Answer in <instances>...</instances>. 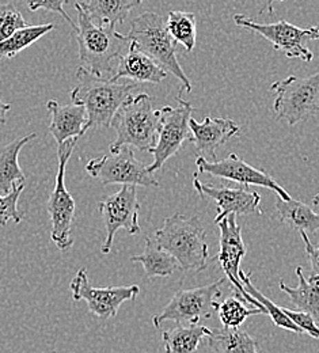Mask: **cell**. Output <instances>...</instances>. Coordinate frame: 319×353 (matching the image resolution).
Segmentation results:
<instances>
[{"label": "cell", "mask_w": 319, "mask_h": 353, "mask_svg": "<svg viewBox=\"0 0 319 353\" xmlns=\"http://www.w3.org/2000/svg\"><path fill=\"white\" fill-rule=\"evenodd\" d=\"M75 8L78 11L75 32L82 67L98 77H105L113 71V61L128 53L132 40L120 34L116 26L95 25L81 3H75Z\"/></svg>", "instance_id": "obj_1"}, {"label": "cell", "mask_w": 319, "mask_h": 353, "mask_svg": "<svg viewBox=\"0 0 319 353\" xmlns=\"http://www.w3.org/2000/svg\"><path fill=\"white\" fill-rule=\"evenodd\" d=\"M137 85L132 81L125 83L113 82L110 78L98 77L81 67L76 72V85L71 91V101L86 108V131L110 127L116 112L136 90Z\"/></svg>", "instance_id": "obj_2"}, {"label": "cell", "mask_w": 319, "mask_h": 353, "mask_svg": "<svg viewBox=\"0 0 319 353\" xmlns=\"http://www.w3.org/2000/svg\"><path fill=\"white\" fill-rule=\"evenodd\" d=\"M154 238L162 249L176 257L183 272H201L209 264L207 232L194 216L174 214L166 218Z\"/></svg>", "instance_id": "obj_3"}, {"label": "cell", "mask_w": 319, "mask_h": 353, "mask_svg": "<svg viewBox=\"0 0 319 353\" xmlns=\"http://www.w3.org/2000/svg\"><path fill=\"white\" fill-rule=\"evenodd\" d=\"M159 124L161 112L152 108L148 94L130 95L112 120L110 127L116 130L117 137L110 145V150L130 145L150 152L156 144Z\"/></svg>", "instance_id": "obj_4"}, {"label": "cell", "mask_w": 319, "mask_h": 353, "mask_svg": "<svg viewBox=\"0 0 319 353\" xmlns=\"http://www.w3.org/2000/svg\"><path fill=\"white\" fill-rule=\"evenodd\" d=\"M128 37L138 50L148 54L162 68L180 79L183 90L187 92L192 90V83L177 59V41L169 33L167 25L161 15L151 11L140 14L132 21Z\"/></svg>", "instance_id": "obj_5"}, {"label": "cell", "mask_w": 319, "mask_h": 353, "mask_svg": "<svg viewBox=\"0 0 319 353\" xmlns=\"http://www.w3.org/2000/svg\"><path fill=\"white\" fill-rule=\"evenodd\" d=\"M78 140L79 137H74V139L65 140L57 147L59 168H57L56 183L46 204L48 212L50 215V221H52L50 239L61 252L70 250L74 246L71 231L75 221L76 203L65 186L64 176H65V166L78 144Z\"/></svg>", "instance_id": "obj_6"}, {"label": "cell", "mask_w": 319, "mask_h": 353, "mask_svg": "<svg viewBox=\"0 0 319 353\" xmlns=\"http://www.w3.org/2000/svg\"><path fill=\"white\" fill-rule=\"evenodd\" d=\"M274 110L289 127L319 113V72L309 78L291 75L274 82Z\"/></svg>", "instance_id": "obj_7"}, {"label": "cell", "mask_w": 319, "mask_h": 353, "mask_svg": "<svg viewBox=\"0 0 319 353\" xmlns=\"http://www.w3.org/2000/svg\"><path fill=\"white\" fill-rule=\"evenodd\" d=\"M226 279H219L208 285L180 290L161 312L152 316L156 329L163 322L173 321L178 325L198 323L201 319H209L218 309V299L222 296V287Z\"/></svg>", "instance_id": "obj_8"}, {"label": "cell", "mask_w": 319, "mask_h": 353, "mask_svg": "<svg viewBox=\"0 0 319 353\" xmlns=\"http://www.w3.org/2000/svg\"><path fill=\"white\" fill-rule=\"evenodd\" d=\"M234 22L239 28L260 34L268 40L276 50H281L289 59H300L307 63L314 59V53L307 44L319 40V26L302 29L287 21L260 23L242 14H235Z\"/></svg>", "instance_id": "obj_9"}, {"label": "cell", "mask_w": 319, "mask_h": 353, "mask_svg": "<svg viewBox=\"0 0 319 353\" xmlns=\"http://www.w3.org/2000/svg\"><path fill=\"white\" fill-rule=\"evenodd\" d=\"M86 172L101 185H135V186H159L154 174L135 157L130 145L117 150H109L101 158L88 162Z\"/></svg>", "instance_id": "obj_10"}, {"label": "cell", "mask_w": 319, "mask_h": 353, "mask_svg": "<svg viewBox=\"0 0 319 353\" xmlns=\"http://www.w3.org/2000/svg\"><path fill=\"white\" fill-rule=\"evenodd\" d=\"M183 91L177 97L178 106L162 108L161 112V124L158 131L156 144L150 150V154L154 155V162L147 166L150 173H155L163 168V165L174 157L183 147V143L190 137L189 120L192 119L193 108L192 105L183 99Z\"/></svg>", "instance_id": "obj_11"}, {"label": "cell", "mask_w": 319, "mask_h": 353, "mask_svg": "<svg viewBox=\"0 0 319 353\" xmlns=\"http://www.w3.org/2000/svg\"><path fill=\"white\" fill-rule=\"evenodd\" d=\"M98 211L106 230V239L101 250L102 254L110 253L119 230H127L131 235L140 232V203L135 185H123L117 193L101 200L98 203Z\"/></svg>", "instance_id": "obj_12"}, {"label": "cell", "mask_w": 319, "mask_h": 353, "mask_svg": "<svg viewBox=\"0 0 319 353\" xmlns=\"http://www.w3.org/2000/svg\"><path fill=\"white\" fill-rule=\"evenodd\" d=\"M74 301H85L89 311L94 315L107 319L114 318L123 303L136 299L140 294L138 285H120V287H92L88 272L81 268L70 285Z\"/></svg>", "instance_id": "obj_13"}, {"label": "cell", "mask_w": 319, "mask_h": 353, "mask_svg": "<svg viewBox=\"0 0 319 353\" xmlns=\"http://www.w3.org/2000/svg\"><path fill=\"white\" fill-rule=\"evenodd\" d=\"M220 230V239H219V253L216 260L219 261L222 270L228 283L235 290V294L245 299L247 303L254 305L257 309H261L264 312V307L247 294L245 285L240 280V261L246 256V245L242 238V228L236 221V215H228L223 221L218 223ZM267 314V312H265Z\"/></svg>", "instance_id": "obj_14"}, {"label": "cell", "mask_w": 319, "mask_h": 353, "mask_svg": "<svg viewBox=\"0 0 319 353\" xmlns=\"http://www.w3.org/2000/svg\"><path fill=\"white\" fill-rule=\"evenodd\" d=\"M197 174H209V176L225 178L228 181L236 182L243 186H263L276 192V194L282 200H291L292 197L287 190H284L272 176L267 172L260 170L247 162L242 161L236 154H229L226 159L222 161H208L204 157H198L196 161Z\"/></svg>", "instance_id": "obj_15"}, {"label": "cell", "mask_w": 319, "mask_h": 353, "mask_svg": "<svg viewBox=\"0 0 319 353\" xmlns=\"http://www.w3.org/2000/svg\"><path fill=\"white\" fill-rule=\"evenodd\" d=\"M193 186L203 199L209 197L215 201L218 207V215L215 218L216 224L227 218L228 215H264L263 210L260 208L261 196L257 192L249 190L247 186H209L198 179L197 173H194L193 176Z\"/></svg>", "instance_id": "obj_16"}, {"label": "cell", "mask_w": 319, "mask_h": 353, "mask_svg": "<svg viewBox=\"0 0 319 353\" xmlns=\"http://www.w3.org/2000/svg\"><path fill=\"white\" fill-rule=\"evenodd\" d=\"M189 128L192 132L189 141L194 144L198 157H208L212 161H216L218 148L239 133V127L232 120L218 117H205L203 123L190 119Z\"/></svg>", "instance_id": "obj_17"}, {"label": "cell", "mask_w": 319, "mask_h": 353, "mask_svg": "<svg viewBox=\"0 0 319 353\" xmlns=\"http://www.w3.org/2000/svg\"><path fill=\"white\" fill-rule=\"evenodd\" d=\"M46 108L50 114L49 132L57 144L86 133L88 112L85 106L76 103L60 105L56 101H49Z\"/></svg>", "instance_id": "obj_18"}, {"label": "cell", "mask_w": 319, "mask_h": 353, "mask_svg": "<svg viewBox=\"0 0 319 353\" xmlns=\"http://www.w3.org/2000/svg\"><path fill=\"white\" fill-rule=\"evenodd\" d=\"M166 77L167 71L165 68L132 44L128 53L119 60L117 72L110 79L119 82L120 79L127 78L135 83H161Z\"/></svg>", "instance_id": "obj_19"}, {"label": "cell", "mask_w": 319, "mask_h": 353, "mask_svg": "<svg viewBox=\"0 0 319 353\" xmlns=\"http://www.w3.org/2000/svg\"><path fill=\"white\" fill-rule=\"evenodd\" d=\"M36 133L18 137L0 147V193H10L18 183H25V174L19 166L18 157L23 145L36 139Z\"/></svg>", "instance_id": "obj_20"}, {"label": "cell", "mask_w": 319, "mask_h": 353, "mask_svg": "<svg viewBox=\"0 0 319 353\" xmlns=\"http://www.w3.org/2000/svg\"><path fill=\"white\" fill-rule=\"evenodd\" d=\"M131 263L143 265L147 279L152 277H169L178 269L181 265L169 252L162 249L155 238H145V248L141 254L132 256Z\"/></svg>", "instance_id": "obj_21"}, {"label": "cell", "mask_w": 319, "mask_h": 353, "mask_svg": "<svg viewBox=\"0 0 319 353\" xmlns=\"http://www.w3.org/2000/svg\"><path fill=\"white\" fill-rule=\"evenodd\" d=\"M207 340L214 353H263L258 341L239 327L214 329Z\"/></svg>", "instance_id": "obj_22"}, {"label": "cell", "mask_w": 319, "mask_h": 353, "mask_svg": "<svg viewBox=\"0 0 319 353\" xmlns=\"http://www.w3.org/2000/svg\"><path fill=\"white\" fill-rule=\"evenodd\" d=\"M295 272L299 280L298 287H288L284 280H280L278 287L289 296L296 309L309 312L319 322V276L311 274L306 279L302 266H298Z\"/></svg>", "instance_id": "obj_23"}, {"label": "cell", "mask_w": 319, "mask_h": 353, "mask_svg": "<svg viewBox=\"0 0 319 353\" xmlns=\"http://www.w3.org/2000/svg\"><path fill=\"white\" fill-rule=\"evenodd\" d=\"M276 212L278 221L296 231L309 234L319 232V214L314 212L311 207L299 200H276Z\"/></svg>", "instance_id": "obj_24"}, {"label": "cell", "mask_w": 319, "mask_h": 353, "mask_svg": "<svg viewBox=\"0 0 319 353\" xmlns=\"http://www.w3.org/2000/svg\"><path fill=\"white\" fill-rule=\"evenodd\" d=\"M211 329L198 323L178 325L162 333L166 353H196L201 341L208 337Z\"/></svg>", "instance_id": "obj_25"}, {"label": "cell", "mask_w": 319, "mask_h": 353, "mask_svg": "<svg viewBox=\"0 0 319 353\" xmlns=\"http://www.w3.org/2000/svg\"><path fill=\"white\" fill-rule=\"evenodd\" d=\"M143 0H89L81 3L95 25L117 26L124 23L130 11Z\"/></svg>", "instance_id": "obj_26"}, {"label": "cell", "mask_w": 319, "mask_h": 353, "mask_svg": "<svg viewBox=\"0 0 319 353\" xmlns=\"http://www.w3.org/2000/svg\"><path fill=\"white\" fill-rule=\"evenodd\" d=\"M53 29V23H46L37 26H26L23 29L17 30L11 37L0 43V59L15 57L21 50L34 44Z\"/></svg>", "instance_id": "obj_27"}, {"label": "cell", "mask_w": 319, "mask_h": 353, "mask_svg": "<svg viewBox=\"0 0 319 353\" xmlns=\"http://www.w3.org/2000/svg\"><path fill=\"white\" fill-rule=\"evenodd\" d=\"M240 280L245 285V290L247 291V294L250 296H253L263 307L265 310V312L272 318L274 325L281 327V329H285V330H289V332H294V333H299L302 334L303 330L295 325L292 322V319L284 312V310L281 307H278L277 305H274V302L271 299H268L265 295H263L256 287L254 284L251 283V274L250 273H245V272H240Z\"/></svg>", "instance_id": "obj_28"}, {"label": "cell", "mask_w": 319, "mask_h": 353, "mask_svg": "<svg viewBox=\"0 0 319 353\" xmlns=\"http://www.w3.org/2000/svg\"><path fill=\"white\" fill-rule=\"evenodd\" d=\"M166 25L172 37L183 44L186 52H192L196 45V15L185 11H170Z\"/></svg>", "instance_id": "obj_29"}, {"label": "cell", "mask_w": 319, "mask_h": 353, "mask_svg": "<svg viewBox=\"0 0 319 353\" xmlns=\"http://www.w3.org/2000/svg\"><path fill=\"white\" fill-rule=\"evenodd\" d=\"M245 299L238 295L229 296L222 303H218V315L225 327H239L249 316L265 314L261 309H247ZM247 303V302H246Z\"/></svg>", "instance_id": "obj_30"}, {"label": "cell", "mask_w": 319, "mask_h": 353, "mask_svg": "<svg viewBox=\"0 0 319 353\" xmlns=\"http://www.w3.org/2000/svg\"><path fill=\"white\" fill-rule=\"evenodd\" d=\"M25 185L18 183L10 193H0V225L6 227L10 221L21 223L23 219V214L18 211V200L21 193L23 192Z\"/></svg>", "instance_id": "obj_31"}, {"label": "cell", "mask_w": 319, "mask_h": 353, "mask_svg": "<svg viewBox=\"0 0 319 353\" xmlns=\"http://www.w3.org/2000/svg\"><path fill=\"white\" fill-rule=\"evenodd\" d=\"M26 26L28 22L12 4L0 6V43Z\"/></svg>", "instance_id": "obj_32"}, {"label": "cell", "mask_w": 319, "mask_h": 353, "mask_svg": "<svg viewBox=\"0 0 319 353\" xmlns=\"http://www.w3.org/2000/svg\"><path fill=\"white\" fill-rule=\"evenodd\" d=\"M282 310L292 319V322L303 330V333L310 334L313 339H319V326L313 315L300 310Z\"/></svg>", "instance_id": "obj_33"}, {"label": "cell", "mask_w": 319, "mask_h": 353, "mask_svg": "<svg viewBox=\"0 0 319 353\" xmlns=\"http://www.w3.org/2000/svg\"><path fill=\"white\" fill-rule=\"evenodd\" d=\"M68 0H26L30 11H37L39 8H44L52 12H57L60 14L63 18L67 19V22L76 30L78 25L72 22V19L70 18V15L64 11V3H67Z\"/></svg>", "instance_id": "obj_34"}, {"label": "cell", "mask_w": 319, "mask_h": 353, "mask_svg": "<svg viewBox=\"0 0 319 353\" xmlns=\"http://www.w3.org/2000/svg\"><path fill=\"white\" fill-rule=\"evenodd\" d=\"M303 242H305V246H306V252H307V256L310 259V263H311V270L313 273L311 274H316L319 276V246H314L310 239H309V235L303 231L299 232Z\"/></svg>", "instance_id": "obj_35"}, {"label": "cell", "mask_w": 319, "mask_h": 353, "mask_svg": "<svg viewBox=\"0 0 319 353\" xmlns=\"http://www.w3.org/2000/svg\"><path fill=\"white\" fill-rule=\"evenodd\" d=\"M11 109L10 103H6L0 98V125H4L7 123V113Z\"/></svg>", "instance_id": "obj_36"}, {"label": "cell", "mask_w": 319, "mask_h": 353, "mask_svg": "<svg viewBox=\"0 0 319 353\" xmlns=\"http://www.w3.org/2000/svg\"><path fill=\"white\" fill-rule=\"evenodd\" d=\"M235 1H246V0H235ZM276 1H284V0H267V7H265V8H267V11H268L269 14L274 12V4ZM265 8H263L260 14H263V11H264Z\"/></svg>", "instance_id": "obj_37"}, {"label": "cell", "mask_w": 319, "mask_h": 353, "mask_svg": "<svg viewBox=\"0 0 319 353\" xmlns=\"http://www.w3.org/2000/svg\"><path fill=\"white\" fill-rule=\"evenodd\" d=\"M313 204L314 205H318L319 204V193L317 196H314V199H313Z\"/></svg>", "instance_id": "obj_38"}]
</instances>
